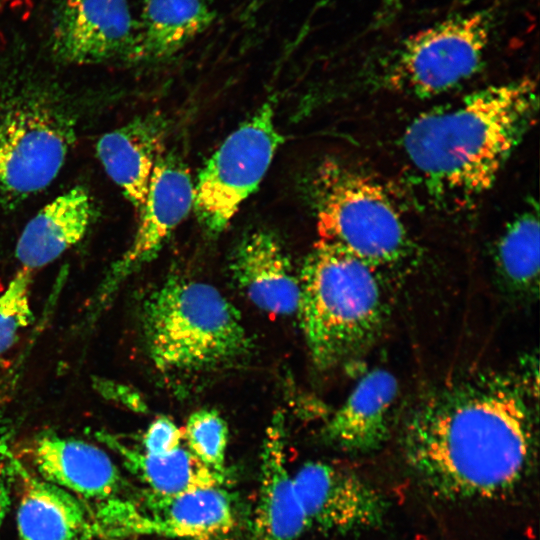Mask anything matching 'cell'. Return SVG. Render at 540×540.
Returning <instances> with one entry per match:
<instances>
[{"label": "cell", "instance_id": "25", "mask_svg": "<svg viewBox=\"0 0 540 540\" xmlns=\"http://www.w3.org/2000/svg\"><path fill=\"white\" fill-rule=\"evenodd\" d=\"M183 429L166 416H159L145 430L141 451L149 455L169 454L182 446Z\"/></svg>", "mask_w": 540, "mask_h": 540}, {"label": "cell", "instance_id": "21", "mask_svg": "<svg viewBox=\"0 0 540 540\" xmlns=\"http://www.w3.org/2000/svg\"><path fill=\"white\" fill-rule=\"evenodd\" d=\"M539 220L537 209H527L511 220L495 247V264L508 287L535 293L539 286Z\"/></svg>", "mask_w": 540, "mask_h": 540}, {"label": "cell", "instance_id": "3", "mask_svg": "<svg viewBox=\"0 0 540 540\" xmlns=\"http://www.w3.org/2000/svg\"><path fill=\"white\" fill-rule=\"evenodd\" d=\"M76 128L75 110L58 85L26 68H0V215L53 182Z\"/></svg>", "mask_w": 540, "mask_h": 540}, {"label": "cell", "instance_id": "4", "mask_svg": "<svg viewBox=\"0 0 540 540\" xmlns=\"http://www.w3.org/2000/svg\"><path fill=\"white\" fill-rule=\"evenodd\" d=\"M297 310L314 364L332 368L378 336L387 305L378 269L318 241L305 258Z\"/></svg>", "mask_w": 540, "mask_h": 540}, {"label": "cell", "instance_id": "19", "mask_svg": "<svg viewBox=\"0 0 540 540\" xmlns=\"http://www.w3.org/2000/svg\"><path fill=\"white\" fill-rule=\"evenodd\" d=\"M17 510L21 540H77L89 528L84 505L65 489L33 477L23 466Z\"/></svg>", "mask_w": 540, "mask_h": 540}, {"label": "cell", "instance_id": "9", "mask_svg": "<svg viewBox=\"0 0 540 540\" xmlns=\"http://www.w3.org/2000/svg\"><path fill=\"white\" fill-rule=\"evenodd\" d=\"M135 31L128 0H52L47 45L66 65L126 61Z\"/></svg>", "mask_w": 540, "mask_h": 540}, {"label": "cell", "instance_id": "7", "mask_svg": "<svg viewBox=\"0 0 540 540\" xmlns=\"http://www.w3.org/2000/svg\"><path fill=\"white\" fill-rule=\"evenodd\" d=\"M492 12L452 15L407 37L384 60L380 80L393 92L428 98L453 89L480 67Z\"/></svg>", "mask_w": 540, "mask_h": 540}, {"label": "cell", "instance_id": "6", "mask_svg": "<svg viewBox=\"0 0 540 540\" xmlns=\"http://www.w3.org/2000/svg\"><path fill=\"white\" fill-rule=\"evenodd\" d=\"M322 242L378 269L412 252L403 219L374 179L334 159L316 166L306 180Z\"/></svg>", "mask_w": 540, "mask_h": 540}, {"label": "cell", "instance_id": "18", "mask_svg": "<svg viewBox=\"0 0 540 540\" xmlns=\"http://www.w3.org/2000/svg\"><path fill=\"white\" fill-rule=\"evenodd\" d=\"M212 20L205 0H144L126 61L163 60L202 33Z\"/></svg>", "mask_w": 540, "mask_h": 540}, {"label": "cell", "instance_id": "17", "mask_svg": "<svg viewBox=\"0 0 540 540\" xmlns=\"http://www.w3.org/2000/svg\"><path fill=\"white\" fill-rule=\"evenodd\" d=\"M93 198L75 186L47 203L25 226L16 246L22 269L33 273L77 244L94 219Z\"/></svg>", "mask_w": 540, "mask_h": 540}, {"label": "cell", "instance_id": "12", "mask_svg": "<svg viewBox=\"0 0 540 540\" xmlns=\"http://www.w3.org/2000/svg\"><path fill=\"white\" fill-rule=\"evenodd\" d=\"M167 134L166 117L151 111L102 135L96 144L106 173L138 211L145 202L153 170L164 155Z\"/></svg>", "mask_w": 540, "mask_h": 540}, {"label": "cell", "instance_id": "8", "mask_svg": "<svg viewBox=\"0 0 540 540\" xmlns=\"http://www.w3.org/2000/svg\"><path fill=\"white\" fill-rule=\"evenodd\" d=\"M284 137L271 100L240 124L207 160L194 183L193 210L210 236L225 230L257 189Z\"/></svg>", "mask_w": 540, "mask_h": 540}, {"label": "cell", "instance_id": "1", "mask_svg": "<svg viewBox=\"0 0 540 540\" xmlns=\"http://www.w3.org/2000/svg\"><path fill=\"white\" fill-rule=\"evenodd\" d=\"M533 384L508 372L481 371L427 395L402 435L407 465L434 497L498 499L531 475L537 454Z\"/></svg>", "mask_w": 540, "mask_h": 540}, {"label": "cell", "instance_id": "2", "mask_svg": "<svg viewBox=\"0 0 540 540\" xmlns=\"http://www.w3.org/2000/svg\"><path fill=\"white\" fill-rule=\"evenodd\" d=\"M537 113L532 79L490 85L415 118L402 148L428 194L439 204L461 207L492 187Z\"/></svg>", "mask_w": 540, "mask_h": 540}, {"label": "cell", "instance_id": "13", "mask_svg": "<svg viewBox=\"0 0 540 540\" xmlns=\"http://www.w3.org/2000/svg\"><path fill=\"white\" fill-rule=\"evenodd\" d=\"M232 276L249 300L276 315L297 313L300 282L277 236L257 229L237 245L230 264Z\"/></svg>", "mask_w": 540, "mask_h": 540}, {"label": "cell", "instance_id": "16", "mask_svg": "<svg viewBox=\"0 0 540 540\" xmlns=\"http://www.w3.org/2000/svg\"><path fill=\"white\" fill-rule=\"evenodd\" d=\"M258 501L253 521L254 540H298L309 523L285 460L283 418L268 426L261 456Z\"/></svg>", "mask_w": 540, "mask_h": 540}, {"label": "cell", "instance_id": "15", "mask_svg": "<svg viewBox=\"0 0 540 540\" xmlns=\"http://www.w3.org/2000/svg\"><path fill=\"white\" fill-rule=\"evenodd\" d=\"M32 461L44 480L93 500L110 499L121 484L111 458L87 442L44 434L30 448Z\"/></svg>", "mask_w": 540, "mask_h": 540}, {"label": "cell", "instance_id": "5", "mask_svg": "<svg viewBox=\"0 0 540 540\" xmlns=\"http://www.w3.org/2000/svg\"><path fill=\"white\" fill-rule=\"evenodd\" d=\"M141 315L149 357L162 372L213 368L252 347L238 310L207 283L170 277L147 297Z\"/></svg>", "mask_w": 540, "mask_h": 540}, {"label": "cell", "instance_id": "24", "mask_svg": "<svg viewBox=\"0 0 540 540\" xmlns=\"http://www.w3.org/2000/svg\"><path fill=\"white\" fill-rule=\"evenodd\" d=\"M16 428L4 385L0 387V528L9 509L12 484L22 467L14 452Z\"/></svg>", "mask_w": 540, "mask_h": 540}, {"label": "cell", "instance_id": "23", "mask_svg": "<svg viewBox=\"0 0 540 540\" xmlns=\"http://www.w3.org/2000/svg\"><path fill=\"white\" fill-rule=\"evenodd\" d=\"M32 274L21 268L0 294V359L15 345L32 319Z\"/></svg>", "mask_w": 540, "mask_h": 540}, {"label": "cell", "instance_id": "11", "mask_svg": "<svg viewBox=\"0 0 540 540\" xmlns=\"http://www.w3.org/2000/svg\"><path fill=\"white\" fill-rule=\"evenodd\" d=\"M194 182L185 163L172 153L157 162L136 233L103 284L104 301L129 274L156 257L172 232L193 210Z\"/></svg>", "mask_w": 540, "mask_h": 540}, {"label": "cell", "instance_id": "20", "mask_svg": "<svg viewBox=\"0 0 540 540\" xmlns=\"http://www.w3.org/2000/svg\"><path fill=\"white\" fill-rule=\"evenodd\" d=\"M105 439L151 493L177 495L227 483L226 475L210 469L182 446L169 454L155 456L131 448L112 436L105 435Z\"/></svg>", "mask_w": 540, "mask_h": 540}, {"label": "cell", "instance_id": "10", "mask_svg": "<svg viewBox=\"0 0 540 540\" xmlns=\"http://www.w3.org/2000/svg\"><path fill=\"white\" fill-rule=\"evenodd\" d=\"M293 482L309 527L347 533L374 528L384 519L387 506L381 493L346 468L307 462Z\"/></svg>", "mask_w": 540, "mask_h": 540}, {"label": "cell", "instance_id": "22", "mask_svg": "<svg viewBox=\"0 0 540 540\" xmlns=\"http://www.w3.org/2000/svg\"><path fill=\"white\" fill-rule=\"evenodd\" d=\"M187 449L207 467L227 476L225 459L228 426L213 409L192 413L183 429Z\"/></svg>", "mask_w": 540, "mask_h": 540}, {"label": "cell", "instance_id": "14", "mask_svg": "<svg viewBox=\"0 0 540 540\" xmlns=\"http://www.w3.org/2000/svg\"><path fill=\"white\" fill-rule=\"evenodd\" d=\"M398 381L388 370L363 375L325 425L324 436L340 449L367 453L387 439L398 397Z\"/></svg>", "mask_w": 540, "mask_h": 540}]
</instances>
